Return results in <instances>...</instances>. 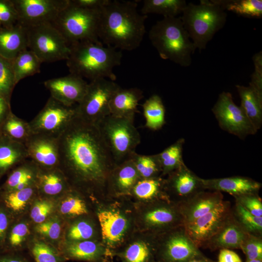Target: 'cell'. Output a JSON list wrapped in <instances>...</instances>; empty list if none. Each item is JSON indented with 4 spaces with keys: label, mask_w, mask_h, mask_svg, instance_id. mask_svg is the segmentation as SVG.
<instances>
[{
    "label": "cell",
    "mask_w": 262,
    "mask_h": 262,
    "mask_svg": "<svg viewBox=\"0 0 262 262\" xmlns=\"http://www.w3.org/2000/svg\"><path fill=\"white\" fill-rule=\"evenodd\" d=\"M12 63L16 84L24 78L40 72L42 62L28 49L20 52L12 60Z\"/></svg>",
    "instance_id": "31"
},
{
    "label": "cell",
    "mask_w": 262,
    "mask_h": 262,
    "mask_svg": "<svg viewBox=\"0 0 262 262\" xmlns=\"http://www.w3.org/2000/svg\"><path fill=\"white\" fill-rule=\"evenodd\" d=\"M180 18L196 49L206 48L215 33L225 25L227 14L215 0L187 4Z\"/></svg>",
    "instance_id": "5"
},
{
    "label": "cell",
    "mask_w": 262,
    "mask_h": 262,
    "mask_svg": "<svg viewBox=\"0 0 262 262\" xmlns=\"http://www.w3.org/2000/svg\"><path fill=\"white\" fill-rule=\"evenodd\" d=\"M241 99L240 107L258 131L262 125V95L250 86L236 85Z\"/></svg>",
    "instance_id": "27"
},
{
    "label": "cell",
    "mask_w": 262,
    "mask_h": 262,
    "mask_svg": "<svg viewBox=\"0 0 262 262\" xmlns=\"http://www.w3.org/2000/svg\"><path fill=\"white\" fill-rule=\"evenodd\" d=\"M164 187V181L159 177L140 179L132 189L133 194L138 198L150 199L159 195Z\"/></svg>",
    "instance_id": "40"
},
{
    "label": "cell",
    "mask_w": 262,
    "mask_h": 262,
    "mask_svg": "<svg viewBox=\"0 0 262 262\" xmlns=\"http://www.w3.org/2000/svg\"><path fill=\"white\" fill-rule=\"evenodd\" d=\"M18 22V15L12 0H0V24L10 28Z\"/></svg>",
    "instance_id": "48"
},
{
    "label": "cell",
    "mask_w": 262,
    "mask_h": 262,
    "mask_svg": "<svg viewBox=\"0 0 262 262\" xmlns=\"http://www.w3.org/2000/svg\"><path fill=\"white\" fill-rule=\"evenodd\" d=\"M246 262H262V260H253L246 261Z\"/></svg>",
    "instance_id": "59"
},
{
    "label": "cell",
    "mask_w": 262,
    "mask_h": 262,
    "mask_svg": "<svg viewBox=\"0 0 262 262\" xmlns=\"http://www.w3.org/2000/svg\"><path fill=\"white\" fill-rule=\"evenodd\" d=\"M76 115L75 107L66 106L50 97L29 124L33 133L58 138Z\"/></svg>",
    "instance_id": "10"
},
{
    "label": "cell",
    "mask_w": 262,
    "mask_h": 262,
    "mask_svg": "<svg viewBox=\"0 0 262 262\" xmlns=\"http://www.w3.org/2000/svg\"><path fill=\"white\" fill-rule=\"evenodd\" d=\"M164 187L184 200L204 190L201 178L185 164L170 173L168 179L164 181Z\"/></svg>",
    "instance_id": "17"
},
{
    "label": "cell",
    "mask_w": 262,
    "mask_h": 262,
    "mask_svg": "<svg viewBox=\"0 0 262 262\" xmlns=\"http://www.w3.org/2000/svg\"><path fill=\"white\" fill-rule=\"evenodd\" d=\"M29 234L28 224L25 222H12L2 247L14 249L21 246Z\"/></svg>",
    "instance_id": "42"
},
{
    "label": "cell",
    "mask_w": 262,
    "mask_h": 262,
    "mask_svg": "<svg viewBox=\"0 0 262 262\" xmlns=\"http://www.w3.org/2000/svg\"><path fill=\"white\" fill-rule=\"evenodd\" d=\"M54 209V204L47 199H39L32 207L30 216L37 224L42 223L48 219Z\"/></svg>",
    "instance_id": "49"
},
{
    "label": "cell",
    "mask_w": 262,
    "mask_h": 262,
    "mask_svg": "<svg viewBox=\"0 0 262 262\" xmlns=\"http://www.w3.org/2000/svg\"><path fill=\"white\" fill-rule=\"evenodd\" d=\"M136 1L111 0L100 9L98 36L103 45L120 50L137 49L146 33L147 15Z\"/></svg>",
    "instance_id": "2"
},
{
    "label": "cell",
    "mask_w": 262,
    "mask_h": 262,
    "mask_svg": "<svg viewBox=\"0 0 262 262\" xmlns=\"http://www.w3.org/2000/svg\"><path fill=\"white\" fill-rule=\"evenodd\" d=\"M199 255L198 247L187 236L184 229L167 241L164 252V257L167 262H185Z\"/></svg>",
    "instance_id": "21"
},
{
    "label": "cell",
    "mask_w": 262,
    "mask_h": 262,
    "mask_svg": "<svg viewBox=\"0 0 262 262\" xmlns=\"http://www.w3.org/2000/svg\"><path fill=\"white\" fill-rule=\"evenodd\" d=\"M59 168L69 185L103 186L116 165L97 125L76 115L58 137Z\"/></svg>",
    "instance_id": "1"
},
{
    "label": "cell",
    "mask_w": 262,
    "mask_h": 262,
    "mask_svg": "<svg viewBox=\"0 0 262 262\" xmlns=\"http://www.w3.org/2000/svg\"><path fill=\"white\" fill-rule=\"evenodd\" d=\"M240 248L246 257V261L262 259V241L260 237L249 234Z\"/></svg>",
    "instance_id": "50"
},
{
    "label": "cell",
    "mask_w": 262,
    "mask_h": 262,
    "mask_svg": "<svg viewBox=\"0 0 262 262\" xmlns=\"http://www.w3.org/2000/svg\"><path fill=\"white\" fill-rule=\"evenodd\" d=\"M231 216L229 203L223 201L211 211L184 225V229L187 236L198 247L207 243Z\"/></svg>",
    "instance_id": "12"
},
{
    "label": "cell",
    "mask_w": 262,
    "mask_h": 262,
    "mask_svg": "<svg viewBox=\"0 0 262 262\" xmlns=\"http://www.w3.org/2000/svg\"><path fill=\"white\" fill-rule=\"evenodd\" d=\"M98 217L104 242L110 245L119 242L128 227L124 216L115 211L103 210L98 213Z\"/></svg>",
    "instance_id": "22"
},
{
    "label": "cell",
    "mask_w": 262,
    "mask_h": 262,
    "mask_svg": "<svg viewBox=\"0 0 262 262\" xmlns=\"http://www.w3.org/2000/svg\"><path fill=\"white\" fill-rule=\"evenodd\" d=\"M59 211L63 215L78 216L87 213L84 201L80 197L70 195L63 199L59 206Z\"/></svg>",
    "instance_id": "45"
},
{
    "label": "cell",
    "mask_w": 262,
    "mask_h": 262,
    "mask_svg": "<svg viewBox=\"0 0 262 262\" xmlns=\"http://www.w3.org/2000/svg\"><path fill=\"white\" fill-rule=\"evenodd\" d=\"M92 225L85 221H81L73 224L67 232L69 242L87 240L93 235Z\"/></svg>",
    "instance_id": "47"
},
{
    "label": "cell",
    "mask_w": 262,
    "mask_h": 262,
    "mask_svg": "<svg viewBox=\"0 0 262 262\" xmlns=\"http://www.w3.org/2000/svg\"><path fill=\"white\" fill-rule=\"evenodd\" d=\"M148 37L163 59L184 67L191 65L196 48L180 17H164L157 21L150 29Z\"/></svg>",
    "instance_id": "4"
},
{
    "label": "cell",
    "mask_w": 262,
    "mask_h": 262,
    "mask_svg": "<svg viewBox=\"0 0 262 262\" xmlns=\"http://www.w3.org/2000/svg\"><path fill=\"white\" fill-rule=\"evenodd\" d=\"M184 139L180 138L156 154L163 174H170L184 164L182 158Z\"/></svg>",
    "instance_id": "35"
},
{
    "label": "cell",
    "mask_w": 262,
    "mask_h": 262,
    "mask_svg": "<svg viewBox=\"0 0 262 262\" xmlns=\"http://www.w3.org/2000/svg\"><path fill=\"white\" fill-rule=\"evenodd\" d=\"M145 118V127L153 131L162 128L165 124V107L161 98L154 94L142 105Z\"/></svg>",
    "instance_id": "32"
},
{
    "label": "cell",
    "mask_w": 262,
    "mask_h": 262,
    "mask_svg": "<svg viewBox=\"0 0 262 262\" xmlns=\"http://www.w3.org/2000/svg\"><path fill=\"white\" fill-rule=\"evenodd\" d=\"M151 258L150 248L146 244L141 242L130 245L123 255L124 262H149Z\"/></svg>",
    "instance_id": "44"
},
{
    "label": "cell",
    "mask_w": 262,
    "mask_h": 262,
    "mask_svg": "<svg viewBox=\"0 0 262 262\" xmlns=\"http://www.w3.org/2000/svg\"><path fill=\"white\" fill-rule=\"evenodd\" d=\"M26 28L28 48L42 63L66 61L70 53L69 46L51 23H43Z\"/></svg>",
    "instance_id": "8"
},
{
    "label": "cell",
    "mask_w": 262,
    "mask_h": 262,
    "mask_svg": "<svg viewBox=\"0 0 262 262\" xmlns=\"http://www.w3.org/2000/svg\"><path fill=\"white\" fill-rule=\"evenodd\" d=\"M109 179L118 190L126 191L132 189L140 178L130 159L116 165L110 174Z\"/></svg>",
    "instance_id": "30"
},
{
    "label": "cell",
    "mask_w": 262,
    "mask_h": 262,
    "mask_svg": "<svg viewBox=\"0 0 262 262\" xmlns=\"http://www.w3.org/2000/svg\"><path fill=\"white\" fill-rule=\"evenodd\" d=\"M62 252L67 258L89 262L98 261L103 254L101 248L97 244L88 240L68 242Z\"/></svg>",
    "instance_id": "29"
},
{
    "label": "cell",
    "mask_w": 262,
    "mask_h": 262,
    "mask_svg": "<svg viewBox=\"0 0 262 262\" xmlns=\"http://www.w3.org/2000/svg\"><path fill=\"white\" fill-rule=\"evenodd\" d=\"M145 218L147 224L154 227L168 226L176 222L177 219L182 220L180 213H177L171 208L165 207H160L149 211Z\"/></svg>",
    "instance_id": "41"
},
{
    "label": "cell",
    "mask_w": 262,
    "mask_h": 262,
    "mask_svg": "<svg viewBox=\"0 0 262 262\" xmlns=\"http://www.w3.org/2000/svg\"><path fill=\"white\" fill-rule=\"evenodd\" d=\"M13 222V216L0 203V247H2L8 229Z\"/></svg>",
    "instance_id": "53"
},
{
    "label": "cell",
    "mask_w": 262,
    "mask_h": 262,
    "mask_svg": "<svg viewBox=\"0 0 262 262\" xmlns=\"http://www.w3.org/2000/svg\"><path fill=\"white\" fill-rule=\"evenodd\" d=\"M28 158L40 169L58 167V138L32 133L25 145Z\"/></svg>",
    "instance_id": "14"
},
{
    "label": "cell",
    "mask_w": 262,
    "mask_h": 262,
    "mask_svg": "<svg viewBox=\"0 0 262 262\" xmlns=\"http://www.w3.org/2000/svg\"><path fill=\"white\" fill-rule=\"evenodd\" d=\"M134 116L110 115L97 126L115 165L130 159L140 143V133L134 125Z\"/></svg>",
    "instance_id": "7"
},
{
    "label": "cell",
    "mask_w": 262,
    "mask_h": 262,
    "mask_svg": "<svg viewBox=\"0 0 262 262\" xmlns=\"http://www.w3.org/2000/svg\"><path fill=\"white\" fill-rule=\"evenodd\" d=\"M0 262H25L10 253L0 254Z\"/></svg>",
    "instance_id": "57"
},
{
    "label": "cell",
    "mask_w": 262,
    "mask_h": 262,
    "mask_svg": "<svg viewBox=\"0 0 262 262\" xmlns=\"http://www.w3.org/2000/svg\"><path fill=\"white\" fill-rule=\"evenodd\" d=\"M11 112L10 103L0 96V129Z\"/></svg>",
    "instance_id": "56"
},
{
    "label": "cell",
    "mask_w": 262,
    "mask_h": 262,
    "mask_svg": "<svg viewBox=\"0 0 262 262\" xmlns=\"http://www.w3.org/2000/svg\"><path fill=\"white\" fill-rule=\"evenodd\" d=\"M100 10L78 6L69 0L68 4L51 23L69 46L82 41L100 42L98 36Z\"/></svg>",
    "instance_id": "6"
},
{
    "label": "cell",
    "mask_w": 262,
    "mask_h": 262,
    "mask_svg": "<svg viewBox=\"0 0 262 262\" xmlns=\"http://www.w3.org/2000/svg\"><path fill=\"white\" fill-rule=\"evenodd\" d=\"M35 229L38 233L49 240L55 241L60 237L61 233V223L59 218L55 216L37 224Z\"/></svg>",
    "instance_id": "46"
},
{
    "label": "cell",
    "mask_w": 262,
    "mask_h": 262,
    "mask_svg": "<svg viewBox=\"0 0 262 262\" xmlns=\"http://www.w3.org/2000/svg\"><path fill=\"white\" fill-rule=\"evenodd\" d=\"M143 97V91L138 88H122L120 86L110 100V115L118 117L135 116L138 103Z\"/></svg>",
    "instance_id": "20"
},
{
    "label": "cell",
    "mask_w": 262,
    "mask_h": 262,
    "mask_svg": "<svg viewBox=\"0 0 262 262\" xmlns=\"http://www.w3.org/2000/svg\"><path fill=\"white\" fill-rule=\"evenodd\" d=\"M130 159L140 179L157 178L162 172L156 154L144 155L135 152Z\"/></svg>",
    "instance_id": "37"
},
{
    "label": "cell",
    "mask_w": 262,
    "mask_h": 262,
    "mask_svg": "<svg viewBox=\"0 0 262 262\" xmlns=\"http://www.w3.org/2000/svg\"><path fill=\"white\" fill-rule=\"evenodd\" d=\"M1 27H1V26L0 24V28H1Z\"/></svg>",
    "instance_id": "60"
},
{
    "label": "cell",
    "mask_w": 262,
    "mask_h": 262,
    "mask_svg": "<svg viewBox=\"0 0 262 262\" xmlns=\"http://www.w3.org/2000/svg\"><path fill=\"white\" fill-rule=\"evenodd\" d=\"M38 171L39 167L33 162L26 159L9 172L0 189L18 190L35 185Z\"/></svg>",
    "instance_id": "23"
},
{
    "label": "cell",
    "mask_w": 262,
    "mask_h": 262,
    "mask_svg": "<svg viewBox=\"0 0 262 262\" xmlns=\"http://www.w3.org/2000/svg\"><path fill=\"white\" fill-rule=\"evenodd\" d=\"M254 72L251 75L249 86L262 95V52L255 54L253 57Z\"/></svg>",
    "instance_id": "52"
},
{
    "label": "cell",
    "mask_w": 262,
    "mask_h": 262,
    "mask_svg": "<svg viewBox=\"0 0 262 262\" xmlns=\"http://www.w3.org/2000/svg\"><path fill=\"white\" fill-rule=\"evenodd\" d=\"M185 262H212L210 260L202 257L201 255L193 257Z\"/></svg>",
    "instance_id": "58"
},
{
    "label": "cell",
    "mask_w": 262,
    "mask_h": 262,
    "mask_svg": "<svg viewBox=\"0 0 262 262\" xmlns=\"http://www.w3.org/2000/svg\"><path fill=\"white\" fill-rule=\"evenodd\" d=\"M119 87L114 81L104 78L90 81L83 97L75 106L76 115L97 125L110 115V101Z\"/></svg>",
    "instance_id": "9"
},
{
    "label": "cell",
    "mask_w": 262,
    "mask_h": 262,
    "mask_svg": "<svg viewBox=\"0 0 262 262\" xmlns=\"http://www.w3.org/2000/svg\"><path fill=\"white\" fill-rule=\"evenodd\" d=\"M35 186L37 192L48 196L62 195L70 187L66 177L59 167L39 168Z\"/></svg>",
    "instance_id": "25"
},
{
    "label": "cell",
    "mask_w": 262,
    "mask_h": 262,
    "mask_svg": "<svg viewBox=\"0 0 262 262\" xmlns=\"http://www.w3.org/2000/svg\"><path fill=\"white\" fill-rule=\"evenodd\" d=\"M28 49L27 29L17 23L10 28H0V56L13 60Z\"/></svg>",
    "instance_id": "19"
},
{
    "label": "cell",
    "mask_w": 262,
    "mask_h": 262,
    "mask_svg": "<svg viewBox=\"0 0 262 262\" xmlns=\"http://www.w3.org/2000/svg\"><path fill=\"white\" fill-rule=\"evenodd\" d=\"M27 159L24 145L15 142L0 133V179Z\"/></svg>",
    "instance_id": "24"
},
{
    "label": "cell",
    "mask_w": 262,
    "mask_h": 262,
    "mask_svg": "<svg viewBox=\"0 0 262 262\" xmlns=\"http://www.w3.org/2000/svg\"><path fill=\"white\" fill-rule=\"evenodd\" d=\"M76 5L82 8L100 10L104 7L109 0H71Z\"/></svg>",
    "instance_id": "54"
},
{
    "label": "cell",
    "mask_w": 262,
    "mask_h": 262,
    "mask_svg": "<svg viewBox=\"0 0 262 262\" xmlns=\"http://www.w3.org/2000/svg\"><path fill=\"white\" fill-rule=\"evenodd\" d=\"M225 11L232 12L246 17L261 18L262 0H215Z\"/></svg>",
    "instance_id": "36"
},
{
    "label": "cell",
    "mask_w": 262,
    "mask_h": 262,
    "mask_svg": "<svg viewBox=\"0 0 262 262\" xmlns=\"http://www.w3.org/2000/svg\"><path fill=\"white\" fill-rule=\"evenodd\" d=\"M50 97L61 103L73 106L83 97L88 83L83 78L70 73L66 76L48 80L44 82Z\"/></svg>",
    "instance_id": "15"
},
{
    "label": "cell",
    "mask_w": 262,
    "mask_h": 262,
    "mask_svg": "<svg viewBox=\"0 0 262 262\" xmlns=\"http://www.w3.org/2000/svg\"><path fill=\"white\" fill-rule=\"evenodd\" d=\"M16 84L12 60L0 56V96L10 103Z\"/></svg>",
    "instance_id": "38"
},
{
    "label": "cell",
    "mask_w": 262,
    "mask_h": 262,
    "mask_svg": "<svg viewBox=\"0 0 262 262\" xmlns=\"http://www.w3.org/2000/svg\"><path fill=\"white\" fill-rule=\"evenodd\" d=\"M218 259V262H242L237 253L227 248L220 251Z\"/></svg>",
    "instance_id": "55"
},
{
    "label": "cell",
    "mask_w": 262,
    "mask_h": 262,
    "mask_svg": "<svg viewBox=\"0 0 262 262\" xmlns=\"http://www.w3.org/2000/svg\"><path fill=\"white\" fill-rule=\"evenodd\" d=\"M236 202L257 217H262V202L257 194L244 195L235 197Z\"/></svg>",
    "instance_id": "51"
},
{
    "label": "cell",
    "mask_w": 262,
    "mask_h": 262,
    "mask_svg": "<svg viewBox=\"0 0 262 262\" xmlns=\"http://www.w3.org/2000/svg\"><path fill=\"white\" fill-rule=\"evenodd\" d=\"M18 15V23L25 27L52 23L69 0H12Z\"/></svg>",
    "instance_id": "13"
},
{
    "label": "cell",
    "mask_w": 262,
    "mask_h": 262,
    "mask_svg": "<svg viewBox=\"0 0 262 262\" xmlns=\"http://www.w3.org/2000/svg\"><path fill=\"white\" fill-rule=\"evenodd\" d=\"M212 112L222 130L240 139L257 131L229 92H223L219 95Z\"/></svg>",
    "instance_id": "11"
},
{
    "label": "cell",
    "mask_w": 262,
    "mask_h": 262,
    "mask_svg": "<svg viewBox=\"0 0 262 262\" xmlns=\"http://www.w3.org/2000/svg\"><path fill=\"white\" fill-rule=\"evenodd\" d=\"M235 215V219L247 233L260 237L262 231V217L252 214L237 202Z\"/></svg>",
    "instance_id": "39"
},
{
    "label": "cell",
    "mask_w": 262,
    "mask_h": 262,
    "mask_svg": "<svg viewBox=\"0 0 262 262\" xmlns=\"http://www.w3.org/2000/svg\"><path fill=\"white\" fill-rule=\"evenodd\" d=\"M248 235L235 218L231 216L207 243L214 247L239 248Z\"/></svg>",
    "instance_id": "26"
},
{
    "label": "cell",
    "mask_w": 262,
    "mask_h": 262,
    "mask_svg": "<svg viewBox=\"0 0 262 262\" xmlns=\"http://www.w3.org/2000/svg\"><path fill=\"white\" fill-rule=\"evenodd\" d=\"M223 201L221 192L204 190L185 200L180 209L183 226L211 211Z\"/></svg>",
    "instance_id": "16"
},
{
    "label": "cell",
    "mask_w": 262,
    "mask_h": 262,
    "mask_svg": "<svg viewBox=\"0 0 262 262\" xmlns=\"http://www.w3.org/2000/svg\"><path fill=\"white\" fill-rule=\"evenodd\" d=\"M31 251L36 262H63L64 259L50 245L42 241H35Z\"/></svg>",
    "instance_id": "43"
},
{
    "label": "cell",
    "mask_w": 262,
    "mask_h": 262,
    "mask_svg": "<svg viewBox=\"0 0 262 262\" xmlns=\"http://www.w3.org/2000/svg\"><path fill=\"white\" fill-rule=\"evenodd\" d=\"M187 5L185 0H144L141 14L161 15L164 17H176Z\"/></svg>",
    "instance_id": "34"
},
{
    "label": "cell",
    "mask_w": 262,
    "mask_h": 262,
    "mask_svg": "<svg viewBox=\"0 0 262 262\" xmlns=\"http://www.w3.org/2000/svg\"><path fill=\"white\" fill-rule=\"evenodd\" d=\"M66 65L70 73L93 80L104 78L114 81L113 69L121 62V50L104 46L101 42L82 41L69 45Z\"/></svg>",
    "instance_id": "3"
},
{
    "label": "cell",
    "mask_w": 262,
    "mask_h": 262,
    "mask_svg": "<svg viewBox=\"0 0 262 262\" xmlns=\"http://www.w3.org/2000/svg\"><path fill=\"white\" fill-rule=\"evenodd\" d=\"M0 133L25 145L33 133L29 122L16 116L12 112L1 125Z\"/></svg>",
    "instance_id": "33"
},
{
    "label": "cell",
    "mask_w": 262,
    "mask_h": 262,
    "mask_svg": "<svg viewBox=\"0 0 262 262\" xmlns=\"http://www.w3.org/2000/svg\"><path fill=\"white\" fill-rule=\"evenodd\" d=\"M37 192L35 185L18 190L0 189V203L13 217L15 214L24 210Z\"/></svg>",
    "instance_id": "28"
},
{
    "label": "cell",
    "mask_w": 262,
    "mask_h": 262,
    "mask_svg": "<svg viewBox=\"0 0 262 262\" xmlns=\"http://www.w3.org/2000/svg\"><path fill=\"white\" fill-rule=\"evenodd\" d=\"M204 189L225 192L234 197L250 194H257L262 184L251 179L244 177L203 179L201 178Z\"/></svg>",
    "instance_id": "18"
}]
</instances>
